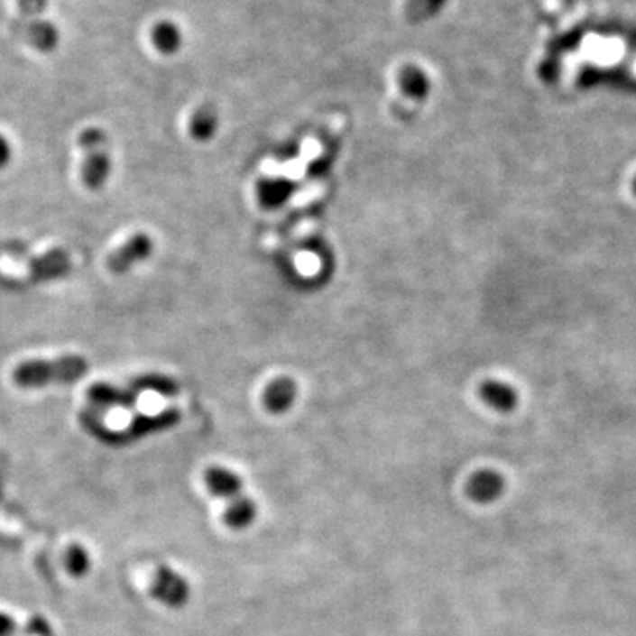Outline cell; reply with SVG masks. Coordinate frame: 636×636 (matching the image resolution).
Listing matches in <instances>:
<instances>
[{"label":"cell","instance_id":"cell-1","mask_svg":"<svg viewBox=\"0 0 636 636\" xmlns=\"http://www.w3.org/2000/svg\"><path fill=\"white\" fill-rule=\"evenodd\" d=\"M206 483L212 493L219 499L228 501L225 511V521L232 529H246L256 518V504L244 493L243 479L223 466H211L206 472Z\"/></svg>","mask_w":636,"mask_h":636},{"label":"cell","instance_id":"cell-2","mask_svg":"<svg viewBox=\"0 0 636 636\" xmlns=\"http://www.w3.org/2000/svg\"><path fill=\"white\" fill-rule=\"evenodd\" d=\"M88 372L82 355H60L55 359H31L20 363L13 372V381L20 387H42L48 383H69Z\"/></svg>","mask_w":636,"mask_h":636},{"label":"cell","instance_id":"cell-3","mask_svg":"<svg viewBox=\"0 0 636 636\" xmlns=\"http://www.w3.org/2000/svg\"><path fill=\"white\" fill-rule=\"evenodd\" d=\"M80 145L85 152L82 169L84 184L90 191H99L110 175L106 133L99 127H87L80 134Z\"/></svg>","mask_w":636,"mask_h":636},{"label":"cell","instance_id":"cell-4","mask_svg":"<svg viewBox=\"0 0 636 636\" xmlns=\"http://www.w3.org/2000/svg\"><path fill=\"white\" fill-rule=\"evenodd\" d=\"M71 256L66 250H51L46 252L41 256L32 258L27 263V274L32 281H48V280H59L69 274L71 271Z\"/></svg>","mask_w":636,"mask_h":636},{"label":"cell","instance_id":"cell-5","mask_svg":"<svg viewBox=\"0 0 636 636\" xmlns=\"http://www.w3.org/2000/svg\"><path fill=\"white\" fill-rule=\"evenodd\" d=\"M152 252V241L145 234H134L126 243L108 256V269L114 274H124L129 267L140 260H145Z\"/></svg>","mask_w":636,"mask_h":636},{"label":"cell","instance_id":"cell-6","mask_svg":"<svg viewBox=\"0 0 636 636\" xmlns=\"http://www.w3.org/2000/svg\"><path fill=\"white\" fill-rule=\"evenodd\" d=\"M504 488H506V481L499 472L479 470L468 479L466 493L472 501L479 504H490L502 495Z\"/></svg>","mask_w":636,"mask_h":636},{"label":"cell","instance_id":"cell-7","mask_svg":"<svg viewBox=\"0 0 636 636\" xmlns=\"http://www.w3.org/2000/svg\"><path fill=\"white\" fill-rule=\"evenodd\" d=\"M188 584L173 571L161 567L158 571L154 594L171 606H180L188 599Z\"/></svg>","mask_w":636,"mask_h":636},{"label":"cell","instance_id":"cell-8","mask_svg":"<svg viewBox=\"0 0 636 636\" xmlns=\"http://www.w3.org/2000/svg\"><path fill=\"white\" fill-rule=\"evenodd\" d=\"M483 400L499 412H511L518 405L516 391L499 381H486L481 385Z\"/></svg>","mask_w":636,"mask_h":636},{"label":"cell","instance_id":"cell-9","mask_svg":"<svg viewBox=\"0 0 636 636\" xmlns=\"http://www.w3.org/2000/svg\"><path fill=\"white\" fill-rule=\"evenodd\" d=\"M449 0H407L403 7L405 20L410 25H419L438 16Z\"/></svg>","mask_w":636,"mask_h":636},{"label":"cell","instance_id":"cell-10","mask_svg":"<svg viewBox=\"0 0 636 636\" xmlns=\"http://www.w3.org/2000/svg\"><path fill=\"white\" fill-rule=\"evenodd\" d=\"M398 80L403 92L414 99H424L429 92V78L418 66H403Z\"/></svg>","mask_w":636,"mask_h":636},{"label":"cell","instance_id":"cell-11","mask_svg":"<svg viewBox=\"0 0 636 636\" xmlns=\"http://www.w3.org/2000/svg\"><path fill=\"white\" fill-rule=\"evenodd\" d=\"M151 38H152L154 46L165 55L175 53L180 48V44H182V34H180L179 27L173 22H169V20H163V22L156 23L152 27Z\"/></svg>","mask_w":636,"mask_h":636},{"label":"cell","instance_id":"cell-12","mask_svg":"<svg viewBox=\"0 0 636 636\" xmlns=\"http://www.w3.org/2000/svg\"><path fill=\"white\" fill-rule=\"evenodd\" d=\"M294 394H296V389L290 382L278 381L267 389L265 403L272 412H281L294 401Z\"/></svg>","mask_w":636,"mask_h":636},{"label":"cell","instance_id":"cell-13","mask_svg":"<svg viewBox=\"0 0 636 636\" xmlns=\"http://www.w3.org/2000/svg\"><path fill=\"white\" fill-rule=\"evenodd\" d=\"M88 396L96 401L101 403H131L133 398H129L126 392H123L121 389L108 385V383H96L90 387Z\"/></svg>","mask_w":636,"mask_h":636},{"label":"cell","instance_id":"cell-14","mask_svg":"<svg viewBox=\"0 0 636 636\" xmlns=\"http://www.w3.org/2000/svg\"><path fill=\"white\" fill-rule=\"evenodd\" d=\"M214 126H216V114L209 106H204L195 114L191 121V133L197 138H207L211 136Z\"/></svg>","mask_w":636,"mask_h":636},{"label":"cell","instance_id":"cell-15","mask_svg":"<svg viewBox=\"0 0 636 636\" xmlns=\"http://www.w3.org/2000/svg\"><path fill=\"white\" fill-rule=\"evenodd\" d=\"M32 41L40 50H51L57 42V31L48 23H38L31 31Z\"/></svg>","mask_w":636,"mask_h":636},{"label":"cell","instance_id":"cell-16","mask_svg":"<svg viewBox=\"0 0 636 636\" xmlns=\"http://www.w3.org/2000/svg\"><path fill=\"white\" fill-rule=\"evenodd\" d=\"M11 161V145L4 134H0V169Z\"/></svg>","mask_w":636,"mask_h":636},{"label":"cell","instance_id":"cell-17","mask_svg":"<svg viewBox=\"0 0 636 636\" xmlns=\"http://www.w3.org/2000/svg\"><path fill=\"white\" fill-rule=\"evenodd\" d=\"M13 628V624H11V621L7 619V617H4V615H0V636L7 635L9 633V630Z\"/></svg>","mask_w":636,"mask_h":636},{"label":"cell","instance_id":"cell-18","mask_svg":"<svg viewBox=\"0 0 636 636\" xmlns=\"http://www.w3.org/2000/svg\"><path fill=\"white\" fill-rule=\"evenodd\" d=\"M631 189H633V195L636 197V177L633 179V182H631Z\"/></svg>","mask_w":636,"mask_h":636}]
</instances>
